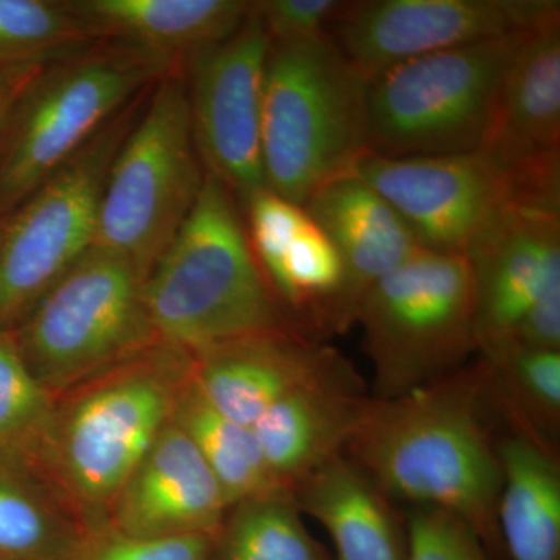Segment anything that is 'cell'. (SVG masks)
Returning <instances> with one entry per match:
<instances>
[{"mask_svg":"<svg viewBox=\"0 0 560 560\" xmlns=\"http://www.w3.org/2000/svg\"><path fill=\"white\" fill-rule=\"evenodd\" d=\"M145 98L120 110L79 153L0 215V331L13 334L95 245L110 164Z\"/></svg>","mask_w":560,"mask_h":560,"instance_id":"10","label":"cell"},{"mask_svg":"<svg viewBox=\"0 0 560 560\" xmlns=\"http://www.w3.org/2000/svg\"><path fill=\"white\" fill-rule=\"evenodd\" d=\"M293 499L329 534L334 560H407L405 518L346 453L308 475Z\"/></svg>","mask_w":560,"mask_h":560,"instance_id":"21","label":"cell"},{"mask_svg":"<svg viewBox=\"0 0 560 560\" xmlns=\"http://www.w3.org/2000/svg\"><path fill=\"white\" fill-rule=\"evenodd\" d=\"M481 150L506 165L560 149V13L530 28L501 81Z\"/></svg>","mask_w":560,"mask_h":560,"instance_id":"18","label":"cell"},{"mask_svg":"<svg viewBox=\"0 0 560 560\" xmlns=\"http://www.w3.org/2000/svg\"><path fill=\"white\" fill-rule=\"evenodd\" d=\"M205 176L186 80L171 70L147 95L110 164L95 245L130 260L145 280L197 202Z\"/></svg>","mask_w":560,"mask_h":560,"instance_id":"6","label":"cell"},{"mask_svg":"<svg viewBox=\"0 0 560 560\" xmlns=\"http://www.w3.org/2000/svg\"><path fill=\"white\" fill-rule=\"evenodd\" d=\"M173 69L168 58L110 40L47 62L14 106L0 142V215Z\"/></svg>","mask_w":560,"mask_h":560,"instance_id":"5","label":"cell"},{"mask_svg":"<svg viewBox=\"0 0 560 560\" xmlns=\"http://www.w3.org/2000/svg\"><path fill=\"white\" fill-rule=\"evenodd\" d=\"M95 525L49 478L0 463V560H73Z\"/></svg>","mask_w":560,"mask_h":560,"instance_id":"23","label":"cell"},{"mask_svg":"<svg viewBox=\"0 0 560 560\" xmlns=\"http://www.w3.org/2000/svg\"><path fill=\"white\" fill-rule=\"evenodd\" d=\"M301 515L290 492L238 501L217 529L209 560H334Z\"/></svg>","mask_w":560,"mask_h":560,"instance_id":"26","label":"cell"},{"mask_svg":"<svg viewBox=\"0 0 560 560\" xmlns=\"http://www.w3.org/2000/svg\"><path fill=\"white\" fill-rule=\"evenodd\" d=\"M194 353L156 341L119 366L55 400L46 475L91 522L171 425L190 382Z\"/></svg>","mask_w":560,"mask_h":560,"instance_id":"3","label":"cell"},{"mask_svg":"<svg viewBox=\"0 0 560 560\" xmlns=\"http://www.w3.org/2000/svg\"><path fill=\"white\" fill-rule=\"evenodd\" d=\"M529 31L423 55L371 79L370 153L438 156L480 149L501 81Z\"/></svg>","mask_w":560,"mask_h":560,"instance_id":"8","label":"cell"},{"mask_svg":"<svg viewBox=\"0 0 560 560\" xmlns=\"http://www.w3.org/2000/svg\"><path fill=\"white\" fill-rule=\"evenodd\" d=\"M243 0H68L92 40L149 50L176 62L230 38L250 11Z\"/></svg>","mask_w":560,"mask_h":560,"instance_id":"19","label":"cell"},{"mask_svg":"<svg viewBox=\"0 0 560 560\" xmlns=\"http://www.w3.org/2000/svg\"><path fill=\"white\" fill-rule=\"evenodd\" d=\"M481 394L478 368L404 396L366 397L346 456L390 500L455 514L501 560V466L481 420Z\"/></svg>","mask_w":560,"mask_h":560,"instance_id":"1","label":"cell"},{"mask_svg":"<svg viewBox=\"0 0 560 560\" xmlns=\"http://www.w3.org/2000/svg\"><path fill=\"white\" fill-rule=\"evenodd\" d=\"M405 528L407 560H497L466 522L440 508L411 506Z\"/></svg>","mask_w":560,"mask_h":560,"instance_id":"29","label":"cell"},{"mask_svg":"<svg viewBox=\"0 0 560 560\" xmlns=\"http://www.w3.org/2000/svg\"><path fill=\"white\" fill-rule=\"evenodd\" d=\"M14 341L57 400L158 340L135 265L94 245L25 316Z\"/></svg>","mask_w":560,"mask_h":560,"instance_id":"7","label":"cell"},{"mask_svg":"<svg viewBox=\"0 0 560 560\" xmlns=\"http://www.w3.org/2000/svg\"><path fill=\"white\" fill-rule=\"evenodd\" d=\"M370 80L329 33L271 43L261 102V161L268 189L294 205L352 175L368 153Z\"/></svg>","mask_w":560,"mask_h":560,"instance_id":"4","label":"cell"},{"mask_svg":"<svg viewBox=\"0 0 560 560\" xmlns=\"http://www.w3.org/2000/svg\"><path fill=\"white\" fill-rule=\"evenodd\" d=\"M338 0H261L253 2L271 43H290L329 33L345 9Z\"/></svg>","mask_w":560,"mask_h":560,"instance_id":"31","label":"cell"},{"mask_svg":"<svg viewBox=\"0 0 560 560\" xmlns=\"http://www.w3.org/2000/svg\"><path fill=\"white\" fill-rule=\"evenodd\" d=\"M560 13L555 0L346 2L329 36L366 77L423 55L528 31Z\"/></svg>","mask_w":560,"mask_h":560,"instance_id":"13","label":"cell"},{"mask_svg":"<svg viewBox=\"0 0 560 560\" xmlns=\"http://www.w3.org/2000/svg\"><path fill=\"white\" fill-rule=\"evenodd\" d=\"M228 510L208 464L172 420L110 501L106 522L138 539H178L215 534Z\"/></svg>","mask_w":560,"mask_h":560,"instance_id":"16","label":"cell"},{"mask_svg":"<svg viewBox=\"0 0 560 560\" xmlns=\"http://www.w3.org/2000/svg\"><path fill=\"white\" fill-rule=\"evenodd\" d=\"M271 39L250 11L241 28L187 58L191 127L202 167L243 206L268 189L261 161V102Z\"/></svg>","mask_w":560,"mask_h":560,"instance_id":"12","label":"cell"},{"mask_svg":"<svg viewBox=\"0 0 560 560\" xmlns=\"http://www.w3.org/2000/svg\"><path fill=\"white\" fill-rule=\"evenodd\" d=\"M466 256L481 350L506 340L537 301L560 289V202H508L478 232Z\"/></svg>","mask_w":560,"mask_h":560,"instance_id":"14","label":"cell"},{"mask_svg":"<svg viewBox=\"0 0 560 560\" xmlns=\"http://www.w3.org/2000/svg\"><path fill=\"white\" fill-rule=\"evenodd\" d=\"M481 353L485 388L497 394L517 431L555 452L560 427V350L501 342Z\"/></svg>","mask_w":560,"mask_h":560,"instance_id":"25","label":"cell"},{"mask_svg":"<svg viewBox=\"0 0 560 560\" xmlns=\"http://www.w3.org/2000/svg\"><path fill=\"white\" fill-rule=\"evenodd\" d=\"M55 400L36 382L13 334L0 331V463L46 475Z\"/></svg>","mask_w":560,"mask_h":560,"instance_id":"27","label":"cell"},{"mask_svg":"<svg viewBox=\"0 0 560 560\" xmlns=\"http://www.w3.org/2000/svg\"><path fill=\"white\" fill-rule=\"evenodd\" d=\"M499 530L511 560H560V467L555 452L521 431L497 442Z\"/></svg>","mask_w":560,"mask_h":560,"instance_id":"22","label":"cell"},{"mask_svg":"<svg viewBox=\"0 0 560 560\" xmlns=\"http://www.w3.org/2000/svg\"><path fill=\"white\" fill-rule=\"evenodd\" d=\"M366 397L357 375L294 390L253 427L272 480L293 493L308 475L345 455Z\"/></svg>","mask_w":560,"mask_h":560,"instance_id":"20","label":"cell"},{"mask_svg":"<svg viewBox=\"0 0 560 560\" xmlns=\"http://www.w3.org/2000/svg\"><path fill=\"white\" fill-rule=\"evenodd\" d=\"M191 353V381L201 396L249 429L294 390L355 375L340 353L289 330L246 335Z\"/></svg>","mask_w":560,"mask_h":560,"instance_id":"15","label":"cell"},{"mask_svg":"<svg viewBox=\"0 0 560 560\" xmlns=\"http://www.w3.org/2000/svg\"><path fill=\"white\" fill-rule=\"evenodd\" d=\"M51 62V61H50ZM47 65V62H46ZM46 65H24L0 68V142L13 114L14 106L32 80Z\"/></svg>","mask_w":560,"mask_h":560,"instance_id":"32","label":"cell"},{"mask_svg":"<svg viewBox=\"0 0 560 560\" xmlns=\"http://www.w3.org/2000/svg\"><path fill=\"white\" fill-rule=\"evenodd\" d=\"M91 43L66 2L0 0V68L46 65Z\"/></svg>","mask_w":560,"mask_h":560,"instance_id":"28","label":"cell"},{"mask_svg":"<svg viewBox=\"0 0 560 560\" xmlns=\"http://www.w3.org/2000/svg\"><path fill=\"white\" fill-rule=\"evenodd\" d=\"M143 302L158 340L189 352L246 335L294 331L250 248L237 198L209 172L143 280Z\"/></svg>","mask_w":560,"mask_h":560,"instance_id":"2","label":"cell"},{"mask_svg":"<svg viewBox=\"0 0 560 560\" xmlns=\"http://www.w3.org/2000/svg\"><path fill=\"white\" fill-rule=\"evenodd\" d=\"M352 175L388 202L423 249L466 254L497 210L536 198L533 175L488 151L390 158L368 151Z\"/></svg>","mask_w":560,"mask_h":560,"instance_id":"11","label":"cell"},{"mask_svg":"<svg viewBox=\"0 0 560 560\" xmlns=\"http://www.w3.org/2000/svg\"><path fill=\"white\" fill-rule=\"evenodd\" d=\"M173 422L200 452L228 506L253 497L289 492L272 480L253 430L210 407L191 378L180 393Z\"/></svg>","mask_w":560,"mask_h":560,"instance_id":"24","label":"cell"},{"mask_svg":"<svg viewBox=\"0 0 560 560\" xmlns=\"http://www.w3.org/2000/svg\"><path fill=\"white\" fill-rule=\"evenodd\" d=\"M355 320L363 327L377 399L441 382L477 349L469 259L420 250L364 294Z\"/></svg>","mask_w":560,"mask_h":560,"instance_id":"9","label":"cell"},{"mask_svg":"<svg viewBox=\"0 0 560 560\" xmlns=\"http://www.w3.org/2000/svg\"><path fill=\"white\" fill-rule=\"evenodd\" d=\"M304 209L341 259V289L326 329L345 331L355 323L364 294L423 248L399 213L355 175L330 180L305 201Z\"/></svg>","mask_w":560,"mask_h":560,"instance_id":"17","label":"cell"},{"mask_svg":"<svg viewBox=\"0 0 560 560\" xmlns=\"http://www.w3.org/2000/svg\"><path fill=\"white\" fill-rule=\"evenodd\" d=\"M213 536L138 539L103 521L92 526L73 560H209Z\"/></svg>","mask_w":560,"mask_h":560,"instance_id":"30","label":"cell"}]
</instances>
